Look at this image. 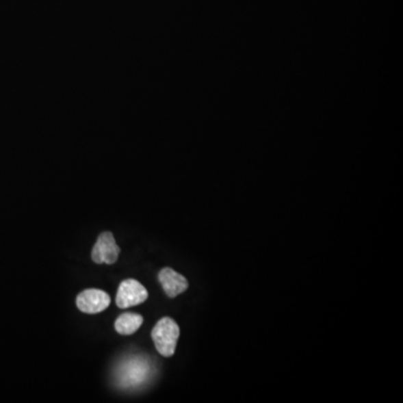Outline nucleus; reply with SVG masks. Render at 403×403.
I'll use <instances>...</instances> for the list:
<instances>
[{"mask_svg":"<svg viewBox=\"0 0 403 403\" xmlns=\"http://www.w3.org/2000/svg\"><path fill=\"white\" fill-rule=\"evenodd\" d=\"M119 253L120 248L114 240V234L111 232H103L99 235L98 240L93 246L91 258L96 265H114L119 258Z\"/></svg>","mask_w":403,"mask_h":403,"instance_id":"nucleus-3","label":"nucleus"},{"mask_svg":"<svg viewBox=\"0 0 403 403\" xmlns=\"http://www.w3.org/2000/svg\"><path fill=\"white\" fill-rule=\"evenodd\" d=\"M144 323L142 315L135 313H123L116 320L114 328L120 335L129 336L135 334Z\"/></svg>","mask_w":403,"mask_h":403,"instance_id":"nucleus-7","label":"nucleus"},{"mask_svg":"<svg viewBox=\"0 0 403 403\" xmlns=\"http://www.w3.org/2000/svg\"><path fill=\"white\" fill-rule=\"evenodd\" d=\"M148 298V291L142 283L135 279H127L120 283L118 288L116 304L121 309L133 307L145 302Z\"/></svg>","mask_w":403,"mask_h":403,"instance_id":"nucleus-2","label":"nucleus"},{"mask_svg":"<svg viewBox=\"0 0 403 403\" xmlns=\"http://www.w3.org/2000/svg\"><path fill=\"white\" fill-rule=\"evenodd\" d=\"M108 294L100 289H86L77 296V306L86 314H98L110 306Z\"/></svg>","mask_w":403,"mask_h":403,"instance_id":"nucleus-4","label":"nucleus"},{"mask_svg":"<svg viewBox=\"0 0 403 403\" xmlns=\"http://www.w3.org/2000/svg\"><path fill=\"white\" fill-rule=\"evenodd\" d=\"M148 369L144 361H139L138 359L127 361L121 367L120 373H118V376L120 374V383L123 387H133L138 385L145 380L147 376Z\"/></svg>","mask_w":403,"mask_h":403,"instance_id":"nucleus-6","label":"nucleus"},{"mask_svg":"<svg viewBox=\"0 0 403 403\" xmlns=\"http://www.w3.org/2000/svg\"><path fill=\"white\" fill-rule=\"evenodd\" d=\"M158 281L170 298H175L188 288L187 279L172 268L161 269L158 274Z\"/></svg>","mask_w":403,"mask_h":403,"instance_id":"nucleus-5","label":"nucleus"},{"mask_svg":"<svg viewBox=\"0 0 403 403\" xmlns=\"http://www.w3.org/2000/svg\"><path fill=\"white\" fill-rule=\"evenodd\" d=\"M151 337L160 355L165 357L172 356L175 354L176 345L179 337V325L172 318H161L151 330Z\"/></svg>","mask_w":403,"mask_h":403,"instance_id":"nucleus-1","label":"nucleus"}]
</instances>
